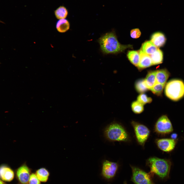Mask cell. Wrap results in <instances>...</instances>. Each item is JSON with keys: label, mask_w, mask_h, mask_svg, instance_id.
<instances>
[{"label": "cell", "mask_w": 184, "mask_h": 184, "mask_svg": "<svg viewBox=\"0 0 184 184\" xmlns=\"http://www.w3.org/2000/svg\"><path fill=\"white\" fill-rule=\"evenodd\" d=\"M100 50L105 54H116L122 52L127 48H132L131 45H124L118 41L114 32H107L102 36L98 40Z\"/></svg>", "instance_id": "cell-1"}, {"label": "cell", "mask_w": 184, "mask_h": 184, "mask_svg": "<svg viewBox=\"0 0 184 184\" xmlns=\"http://www.w3.org/2000/svg\"><path fill=\"white\" fill-rule=\"evenodd\" d=\"M146 164L150 169L149 174L152 176L154 175L162 179H166L169 177L171 162L169 160L155 157L148 158Z\"/></svg>", "instance_id": "cell-2"}, {"label": "cell", "mask_w": 184, "mask_h": 184, "mask_svg": "<svg viewBox=\"0 0 184 184\" xmlns=\"http://www.w3.org/2000/svg\"><path fill=\"white\" fill-rule=\"evenodd\" d=\"M165 92L166 96L174 101H177L184 96V83L180 79L169 81L166 85Z\"/></svg>", "instance_id": "cell-3"}, {"label": "cell", "mask_w": 184, "mask_h": 184, "mask_svg": "<svg viewBox=\"0 0 184 184\" xmlns=\"http://www.w3.org/2000/svg\"><path fill=\"white\" fill-rule=\"evenodd\" d=\"M105 134L107 138L113 141L126 142L129 139L128 135L121 125L112 123L106 129Z\"/></svg>", "instance_id": "cell-4"}, {"label": "cell", "mask_w": 184, "mask_h": 184, "mask_svg": "<svg viewBox=\"0 0 184 184\" xmlns=\"http://www.w3.org/2000/svg\"><path fill=\"white\" fill-rule=\"evenodd\" d=\"M131 167L132 172L131 180L134 184H155L149 173L135 166H131Z\"/></svg>", "instance_id": "cell-5"}, {"label": "cell", "mask_w": 184, "mask_h": 184, "mask_svg": "<svg viewBox=\"0 0 184 184\" xmlns=\"http://www.w3.org/2000/svg\"><path fill=\"white\" fill-rule=\"evenodd\" d=\"M118 167L117 163L105 160L102 163L100 175L105 179L108 181H110L115 177Z\"/></svg>", "instance_id": "cell-6"}, {"label": "cell", "mask_w": 184, "mask_h": 184, "mask_svg": "<svg viewBox=\"0 0 184 184\" xmlns=\"http://www.w3.org/2000/svg\"><path fill=\"white\" fill-rule=\"evenodd\" d=\"M131 123L138 142L140 145L144 146L149 136L150 130L145 125L136 122L132 121Z\"/></svg>", "instance_id": "cell-7"}, {"label": "cell", "mask_w": 184, "mask_h": 184, "mask_svg": "<svg viewBox=\"0 0 184 184\" xmlns=\"http://www.w3.org/2000/svg\"><path fill=\"white\" fill-rule=\"evenodd\" d=\"M155 131L158 134H165L172 132L173 128L171 122L166 115L160 117L155 125Z\"/></svg>", "instance_id": "cell-8"}, {"label": "cell", "mask_w": 184, "mask_h": 184, "mask_svg": "<svg viewBox=\"0 0 184 184\" xmlns=\"http://www.w3.org/2000/svg\"><path fill=\"white\" fill-rule=\"evenodd\" d=\"M32 173V169L24 163L16 171V177L20 184H28V181Z\"/></svg>", "instance_id": "cell-9"}, {"label": "cell", "mask_w": 184, "mask_h": 184, "mask_svg": "<svg viewBox=\"0 0 184 184\" xmlns=\"http://www.w3.org/2000/svg\"><path fill=\"white\" fill-rule=\"evenodd\" d=\"M156 143L160 150L165 152H169L174 148L176 141L172 139L165 138L157 139Z\"/></svg>", "instance_id": "cell-10"}, {"label": "cell", "mask_w": 184, "mask_h": 184, "mask_svg": "<svg viewBox=\"0 0 184 184\" xmlns=\"http://www.w3.org/2000/svg\"><path fill=\"white\" fill-rule=\"evenodd\" d=\"M14 171L7 166L2 165L0 166V179L3 181L10 182L14 177Z\"/></svg>", "instance_id": "cell-11"}, {"label": "cell", "mask_w": 184, "mask_h": 184, "mask_svg": "<svg viewBox=\"0 0 184 184\" xmlns=\"http://www.w3.org/2000/svg\"><path fill=\"white\" fill-rule=\"evenodd\" d=\"M139 53L140 55V62L137 66L139 69H143L153 65L150 55L143 52L141 49L139 50Z\"/></svg>", "instance_id": "cell-12"}, {"label": "cell", "mask_w": 184, "mask_h": 184, "mask_svg": "<svg viewBox=\"0 0 184 184\" xmlns=\"http://www.w3.org/2000/svg\"><path fill=\"white\" fill-rule=\"evenodd\" d=\"M166 40L165 35L160 32L153 33L151 38V41L157 48L163 46L165 43Z\"/></svg>", "instance_id": "cell-13"}, {"label": "cell", "mask_w": 184, "mask_h": 184, "mask_svg": "<svg viewBox=\"0 0 184 184\" xmlns=\"http://www.w3.org/2000/svg\"><path fill=\"white\" fill-rule=\"evenodd\" d=\"M169 76V73L166 69L156 71V82L165 85Z\"/></svg>", "instance_id": "cell-14"}, {"label": "cell", "mask_w": 184, "mask_h": 184, "mask_svg": "<svg viewBox=\"0 0 184 184\" xmlns=\"http://www.w3.org/2000/svg\"><path fill=\"white\" fill-rule=\"evenodd\" d=\"M156 71H149L144 79L145 85L148 89H150L156 83Z\"/></svg>", "instance_id": "cell-15"}, {"label": "cell", "mask_w": 184, "mask_h": 184, "mask_svg": "<svg viewBox=\"0 0 184 184\" xmlns=\"http://www.w3.org/2000/svg\"><path fill=\"white\" fill-rule=\"evenodd\" d=\"M35 173L41 182H47L50 175L49 170L44 167L40 168L37 170Z\"/></svg>", "instance_id": "cell-16"}, {"label": "cell", "mask_w": 184, "mask_h": 184, "mask_svg": "<svg viewBox=\"0 0 184 184\" xmlns=\"http://www.w3.org/2000/svg\"><path fill=\"white\" fill-rule=\"evenodd\" d=\"M158 49L150 41H147L142 44L141 50L144 53L150 55L155 52Z\"/></svg>", "instance_id": "cell-17"}, {"label": "cell", "mask_w": 184, "mask_h": 184, "mask_svg": "<svg viewBox=\"0 0 184 184\" xmlns=\"http://www.w3.org/2000/svg\"><path fill=\"white\" fill-rule=\"evenodd\" d=\"M70 24L66 19H62L58 20L56 24V28L57 31L61 33H64L69 29Z\"/></svg>", "instance_id": "cell-18"}, {"label": "cell", "mask_w": 184, "mask_h": 184, "mask_svg": "<svg viewBox=\"0 0 184 184\" xmlns=\"http://www.w3.org/2000/svg\"><path fill=\"white\" fill-rule=\"evenodd\" d=\"M151 58L153 65L160 64L163 60V53L162 51L158 48L153 53L150 55Z\"/></svg>", "instance_id": "cell-19"}, {"label": "cell", "mask_w": 184, "mask_h": 184, "mask_svg": "<svg viewBox=\"0 0 184 184\" xmlns=\"http://www.w3.org/2000/svg\"><path fill=\"white\" fill-rule=\"evenodd\" d=\"M127 56L132 63L136 66H138L140 62L139 52L135 51H129L127 53Z\"/></svg>", "instance_id": "cell-20"}, {"label": "cell", "mask_w": 184, "mask_h": 184, "mask_svg": "<svg viewBox=\"0 0 184 184\" xmlns=\"http://www.w3.org/2000/svg\"><path fill=\"white\" fill-rule=\"evenodd\" d=\"M54 13L56 17L60 20L66 18L68 15V12L65 7L60 6L54 10Z\"/></svg>", "instance_id": "cell-21"}, {"label": "cell", "mask_w": 184, "mask_h": 184, "mask_svg": "<svg viewBox=\"0 0 184 184\" xmlns=\"http://www.w3.org/2000/svg\"><path fill=\"white\" fill-rule=\"evenodd\" d=\"M135 86L137 91L139 93H143L148 89L145 83L144 79H143L137 80L135 83Z\"/></svg>", "instance_id": "cell-22"}, {"label": "cell", "mask_w": 184, "mask_h": 184, "mask_svg": "<svg viewBox=\"0 0 184 184\" xmlns=\"http://www.w3.org/2000/svg\"><path fill=\"white\" fill-rule=\"evenodd\" d=\"M143 105L137 101H134L131 104L132 110L135 113H140L144 110Z\"/></svg>", "instance_id": "cell-23"}, {"label": "cell", "mask_w": 184, "mask_h": 184, "mask_svg": "<svg viewBox=\"0 0 184 184\" xmlns=\"http://www.w3.org/2000/svg\"><path fill=\"white\" fill-rule=\"evenodd\" d=\"M165 85L157 82L150 89L152 92L158 96H161Z\"/></svg>", "instance_id": "cell-24"}, {"label": "cell", "mask_w": 184, "mask_h": 184, "mask_svg": "<svg viewBox=\"0 0 184 184\" xmlns=\"http://www.w3.org/2000/svg\"><path fill=\"white\" fill-rule=\"evenodd\" d=\"M138 101L144 105L148 103H150L152 101L151 98L148 97L146 94H141L137 97Z\"/></svg>", "instance_id": "cell-25"}, {"label": "cell", "mask_w": 184, "mask_h": 184, "mask_svg": "<svg viewBox=\"0 0 184 184\" xmlns=\"http://www.w3.org/2000/svg\"><path fill=\"white\" fill-rule=\"evenodd\" d=\"M28 184H41V182L39 180L35 173H31L28 181Z\"/></svg>", "instance_id": "cell-26"}, {"label": "cell", "mask_w": 184, "mask_h": 184, "mask_svg": "<svg viewBox=\"0 0 184 184\" xmlns=\"http://www.w3.org/2000/svg\"><path fill=\"white\" fill-rule=\"evenodd\" d=\"M130 36L131 38L136 39L139 38L141 34V32L138 28L132 29L130 31Z\"/></svg>", "instance_id": "cell-27"}, {"label": "cell", "mask_w": 184, "mask_h": 184, "mask_svg": "<svg viewBox=\"0 0 184 184\" xmlns=\"http://www.w3.org/2000/svg\"><path fill=\"white\" fill-rule=\"evenodd\" d=\"M0 184H6V183L0 179Z\"/></svg>", "instance_id": "cell-28"}, {"label": "cell", "mask_w": 184, "mask_h": 184, "mask_svg": "<svg viewBox=\"0 0 184 184\" xmlns=\"http://www.w3.org/2000/svg\"><path fill=\"white\" fill-rule=\"evenodd\" d=\"M123 184H127V182L126 181H125L124 182Z\"/></svg>", "instance_id": "cell-29"}, {"label": "cell", "mask_w": 184, "mask_h": 184, "mask_svg": "<svg viewBox=\"0 0 184 184\" xmlns=\"http://www.w3.org/2000/svg\"></svg>", "instance_id": "cell-30"}]
</instances>
